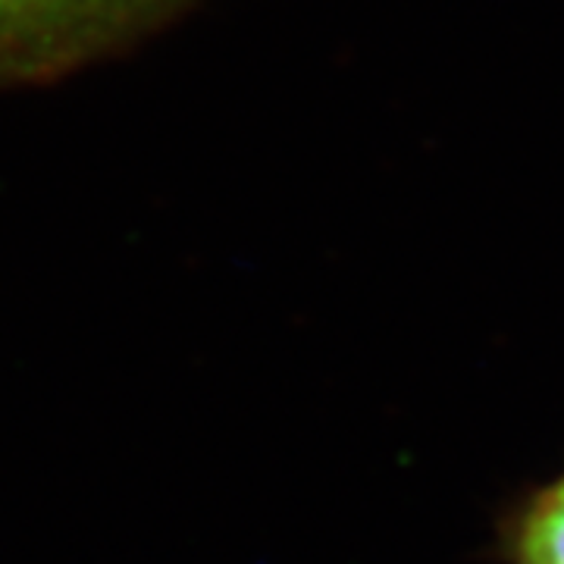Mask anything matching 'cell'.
I'll return each mask as SVG.
<instances>
[{
	"instance_id": "7a4b0ae2",
	"label": "cell",
	"mask_w": 564,
	"mask_h": 564,
	"mask_svg": "<svg viewBox=\"0 0 564 564\" xmlns=\"http://www.w3.org/2000/svg\"><path fill=\"white\" fill-rule=\"evenodd\" d=\"M521 564H564V477L530 505L518 533Z\"/></svg>"
},
{
	"instance_id": "6da1fadb",
	"label": "cell",
	"mask_w": 564,
	"mask_h": 564,
	"mask_svg": "<svg viewBox=\"0 0 564 564\" xmlns=\"http://www.w3.org/2000/svg\"><path fill=\"white\" fill-rule=\"evenodd\" d=\"M151 3L154 0H0V76L73 57Z\"/></svg>"
}]
</instances>
